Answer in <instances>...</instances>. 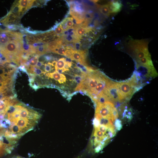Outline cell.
<instances>
[{
	"label": "cell",
	"mask_w": 158,
	"mask_h": 158,
	"mask_svg": "<svg viewBox=\"0 0 158 158\" xmlns=\"http://www.w3.org/2000/svg\"><path fill=\"white\" fill-rule=\"evenodd\" d=\"M103 74L97 69L87 73L82 82L77 85L75 90H81L88 96L94 90Z\"/></svg>",
	"instance_id": "cell-1"
},
{
	"label": "cell",
	"mask_w": 158,
	"mask_h": 158,
	"mask_svg": "<svg viewBox=\"0 0 158 158\" xmlns=\"http://www.w3.org/2000/svg\"><path fill=\"white\" fill-rule=\"evenodd\" d=\"M148 41L146 39H131L128 42V48L134 57L135 60L151 56L148 50Z\"/></svg>",
	"instance_id": "cell-2"
},
{
	"label": "cell",
	"mask_w": 158,
	"mask_h": 158,
	"mask_svg": "<svg viewBox=\"0 0 158 158\" xmlns=\"http://www.w3.org/2000/svg\"><path fill=\"white\" fill-rule=\"evenodd\" d=\"M95 118L108 119L113 122L117 119L118 113L113 102L107 101L102 104L96 105Z\"/></svg>",
	"instance_id": "cell-3"
},
{
	"label": "cell",
	"mask_w": 158,
	"mask_h": 158,
	"mask_svg": "<svg viewBox=\"0 0 158 158\" xmlns=\"http://www.w3.org/2000/svg\"><path fill=\"white\" fill-rule=\"evenodd\" d=\"M103 92L106 95L110 102H126L118 88L117 82L111 80L107 85Z\"/></svg>",
	"instance_id": "cell-4"
},
{
	"label": "cell",
	"mask_w": 158,
	"mask_h": 158,
	"mask_svg": "<svg viewBox=\"0 0 158 158\" xmlns=\"http://www.w3.org/2000/svg\"><path fill=\"white\" fill-rule=\"evenodd\" d=\"M117 85L126 102L129 100L134 93L140 89L129 79L124 82H117Z\"/></svg>",
	"instance_id": "cell-5"
},
{
	"label": "cell",
	"mask_w": 158,
	"mask_h": 158,
	"mask_svg": "<svg viewBox=\"0 0 158 158\" xmlns=\"http://www.w3.org/2000/svg\"><path fill=\"white\" fill-rule=\"evenodd\" d=\"M135 63L136 70L144 79L157 76V73L154 67L151 68Z\"/></svg>",
	"instance_id": "cell-6"
},
{
	"label": "cell",
	"mask_w": 158,
	"mask_h": 158,
	"mask_svg": "<svg viewBox=\"0 0 158 158\" xmlns=\"http://www.w3.org/2000/svg\"><path fill=\"white\" fill-rule=\"evenodd\" d=\"M110 80L103 74L94 90L88 96L94 101L97 96L103 91Z\"/></svg>",
	"instance_id": "cell-7"
},
{
	"label": "cell",
	"mask_w": 158,
	"mask_h": 158,
	"mask_svg": "<svg viewBox=\"0 0 158 158\" xmlns=\"http://www.w3.org/2000/svg\"><path fill=\"white\" fill-rule=\"evenodd\" d=\"M87 55V52L85 50L77 51L72 49L68 58L71 60H75L86 66L88 65L86 61Z\"/></svg>",
	"instance_id": "cell-8"
},
{
	"label": "cell",
	"mask_w": 158,
	"mask_h": 158,
	"mask_svg": "<svg viewBox=\"0 0 158 158\" xmlns=\"http://www.w3.org/2000/svg\"><path fill=\"white\" fill-rule=\"evenodd\" d=\"M46 75L48 77L58 81L60 84L66 82V77L64 75L60 74L56 71L52 73H46Z\"/></svg>",
	"instance_id": "cell-9"
},
{
	"label": "cell",
	"mask_w": 158,
	"mask_h": 158,
	"mask_svg": "<svg viewBox=\"0 0 158 158\" xmlns=\"http://www.w3.org/2000/svg\"><path fill=\"white\" fill-rule=\"evenodd\" d=\"M63 41L61 38L47 43L49 51L52 52L54 49L63 46Z\"/></svg>",
	"instance_id": "cell-10"
},
{
	"label": "cell",
	"mask_w": 158,
	"mask_h": 158,
	"mask_svg": "<svg viewBox=\"0 0 158 158\" xmlns=\"http://www.w3.org/2000/svg\"><path fill=\"white\" fill-rule=\"evenodd\" d=\"M10 12L14 14L19 18L23 15L22 13V8L18 2V1H15L13 4Z\"/></svg>",
	"instance_id": "cell-11"
},
{
	"label": "cell",
	"mask_w": 158,
	"mask_h": 158,
	"mask_svg": "<svg viewBox=\"0 0 158 158\" xmlns=\"http://www.w3.org/2000/svg\"><path fill=\"white\" fill-rule=\"evenodd\" d=\"M109 7L111 14H115L121 10L122 4L119 1H113L109 5Z\"/></svg>",
	"instance_id": "cell-12"
},
{
	"label": "cell",
	"mask_w": 158,
	"mask_h": 158,
	"mask_svg": "<svg viewBox=\"0 0 158 158\" xmlns=\"http://www.w3.org/2000/svg\"><path fill=\"white\" fill-rule=\"evenodd\" d=\"M88 28L83 25L76 26L74 28V31L75 34L80 38L86 34Z\"/></svg>",
	"instance_id": "cell-13"
},
{
	"label": "cell",
	"mask_w": 158,
	"mask_h": 158,
	"mask_svg": "<svg viewBox=\"0 0 158 158\" xmlns=\"http://www.w3.org/2000/svg\"><path fill=\"white\" fill-rule=\"evenodd\" d=\"M135 62L148 67H154L151 59V56L144 57L139 60H135Z\"/></svg>",
	"instance_id": "cell-14"
},
{
	"label": "cell",
	"mask_w": 158,
	"mask_h": 158,
	"mask_svg": "<svg viewBox=\"0 0 158 158\" xmlns=\"http://www.w3.org/2000/svg\"><path fill=\"white\" fill-rule=\"evenodd\" d=\"M11 40L12 39L6 33H0V48L4 46Z\"/></svg>",
	"instance_id": "cell-15"
},
{
	"label": "cell",
	"mask_w": 158,
	"mask_h": 158,
	"mask_svg": "<svg viewBox=\"0 0 158 158\" xmlns=\"http://www.w3.org/2000/svg\"><path fill=\"white\" fill-rule=\"evenodd\" d=\"M55 70L57 69H62L65 68H68L67 66L65 59L63 58L59 59L56 61L55 64Z\"/></svg>",
	"instance_id": "cell-16"
},
{
	"label": "cell",
	"mask_w": 158,
	"mask_h": 158,
	"mask_svg": "<svg viewBox=\"0 0 158 158\" xmlns=\"http://www.w3.org/2000/svg\"><path fill=\"white\" fill-rule=\"evenodd\" d=\"M36 49V54L39 56L43 55L49 52L47 46V43L35 47Z\"/></svg>",
	"instance_id": "cell-17"
},
{
	"label": "cell",
	"mask_w": 158,
	"mask_h": 158,
	"mask_svg": "<svg viewBox=\"0 0 158 158\" xmlns=\"http://www.w3.org/2000/svg\"><path fill=\"white\" fill-rule=\"evenodd\" d=\"M109 5L98 6L100 13L104 15L107 16H109L111 13Z\"/></svg>",
	"instance_id": "cell-18"
},
{
	"label": "cell",
	"mask_w": 158,
	"mask_h": 158,
	"mask_svg": "<svg viewBox=\"0 0 158 158\" xmlns=\"http://www.w3.org/2000/svg\"><path fill=\"white\" fill-rule=\"evenodd\" d=\"M39 56L37 54L33 55L29 58L28 61L29 66L31 67L35 66L38 62Z\"/></svg>",
	"instance_id": "cell-19"
},
{
	"label": "cell",
	"mask_w": 158,
	"mask_h": 158,
	"mask_svg": "<svg viewBox=\"0 0 158 158\" xmlns=\"http://www.w3.org/2000/svg\"><path fill=\"white\" fill-rule=\"evenodd\" d=\"M29 71L30 73L38 75L46 73V72H44L40 68H37L36 66L31 67L29 69Z\"/></svg>",
	"instance_id": "cell-20"
},
{
	"label": "cell",
	"mask_w": 158,
	"mask_h": 158,
	"mask_svg": "<svg viewBox=\"0 0 158 158\" xmlns=\"http://www.w3.org/2000/svg\"><path fill=\"white\" fill-rule=\"evenodd\" d=\"M66 50V48L62 46L54 49L52 52L65 56Z\"/></svg>",
	"instance_id": "cell-21"
},
{
	"label": "cell",
	"mask_w": 158,
	"mask_h": 158,
	"mask_svg": "<svg viewBox=\"0 0 158 158\" xmlns=\"http://www.w3.org/2000/svg\"><path fill=\"white\" fill-rule=\"evenodd\" d=\"M52 63H51L50 62H49L47 63H45L44 64V71L46 72H50L54 68H53L52 66H54Z\"/></svg>",
	"instance_id": "cell-22"
},
{
	"label": "cell",
	"mask_w": 158,
	"mask_h": 158,
	"mask_svg": "<svg viewBox=\"0 0 158 158\" xmlns=\"http://www.w3.org/2000/svg\"><path fill=\"white\" fill-rule=\"evenodd\" d=\"M64 32L63 28L60 24L56 28L55 30V33L58 36L62 34Z\"/></svg>",
	"instance_id": "cell-23"
},
{
	"label": "cell",
	"mask_w": 158,
	"mask_h": 158,
	"mask_svg": "<svg viewBox=\"0 0 158 158\" xmlns=\"http://www.w3.org/2000/svg\"><path fill=\"white\" fill-rule=\"evenodd\" d=\"M44 60L46 61H49L52 60L53 57L51 55H46L43 56Z\"/></svg>",
	"instance_id": "cell-24"
},
{
	"label": "cell",
	"mask_w": 158,
	"mask_h": 158,
	"mask_svg": "<svg viewBox=\"0 0 158 158\" xmlns=\"http://www.w3.org/2000/svg\"><path fill=\"white\" fill-rule=\"evenodd\" d=\"M44 63L43 61H38L35 66L37 68H40V67Z\"/></svg>",
	"instance_id": "cell-25"
}]
</instances>
